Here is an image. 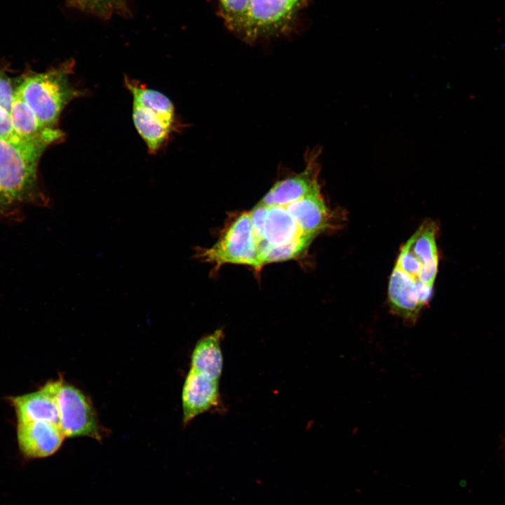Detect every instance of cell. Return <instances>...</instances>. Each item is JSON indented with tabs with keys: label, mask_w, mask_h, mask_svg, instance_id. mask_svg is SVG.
Wrapping results in <instances>:
<instances>
[{
	"label": "cell",
	"mask_w": 505,
	"mask_h": 505,
	"mask_svg": "<svg viewBox=\"0 0 505 505\" xmlns=\"http://www.w3.org/2000/svg\"><path fill=\"white\" fill-rule=\"evenodd\" d=\"M437 224L425 220L401 247L388 287L393 314L415 323L429 302L438 273Z\"/></svg>",
	"instance_id": "6da1fadb"
},
{
	"label": "cell",
	"mask_w": 505,
	"mask_h": 505,
	"mask_svg": "<svg viewBox=\"0 0 505 505\" xmlns=\"http://www.w3.org/2000/svg\"><path fill=\"white\" fill-rule=\"evenodd\" d=\"M17 135L0 137V194L22 217L29 206L50 207V199L39 182V159L50 146Z\"/></svg>",
	"instance_id": "7a4b0ae2"
},
{
	"label": "cell",
	"mask_w": 505,
	"mask_h": 505,
	"mask_svg": "<svg viewBox=\"0 0 505 505\" xmlns=\"http://www.w3.org/2000/svg\"><path fill=\"white\" fill-rule=\"evenodd\" d=\"M224 25L243 39L255 41L285 32L307 0H217Z\"/></svg>",
	"instance_id": "3957f363"
},
{
	"label": "cell",
	"mask_w": 505,
	"mask_h": 505,
	"mask_svg": "<svg viewBox=\"0 0 505 505\" xmlns=\"http://www.w3.org/2000/svg\"><path fill=\"white\" fill-rule=\"evenodd\" d=\"M74 64L71 60L44 72H29L15 84V90L46 128L57 129L65 107L83 95L69 80Z\"/></svg>",
	"instance_id": "277c9868"
},
{
	"label": "cell",
	"mask_w": 505,
	"mask_h": 505,
	"mask_svg": "<svg viewBox=\"0 0 505 505\" xmlns=\"http://www.w3.org/2000/svg\"><path fill=\"white\" fill-rule=\"evenodd\" d=\"M197 259L218 269L223 264H244L259 271L262 264L259 258L249 212L235 216L223 230L217 242L209 248H197Z\"/></svg>",
	"instance_id": "5b68a950"
},
{
	"label": "cell",
	"mask_w": 505,
	"mask_h": 505,
	"mask_svg": "<svg viewBox=\"0 0 505 505\" xmlns=\"http://www.w3.org/2000/svg\"><path fill=\"white\" fill-rule=\"evenodd\" d=\"M55 392L59 424L65 437L102 438L95 412L89 399L76 387L57 380Z\"/></svg>",
	"instance_id": "8992f818"
},
{
	"label": "cell",
	"mask_w": 505,
	"mask_h": 505,
	"mask_svg": "<svg viewBox=\"0 0 505 505\" xmlns=\"http://www.w3.org/2000/svg\"><path fill=\"white\" fill-rule=\"evenodd\" d=\"M65 435L60 424L48 422H18L17 440L27 459L44 458L60 447Z\"/></svg>",
	"instance_id": "52a82bcc"
},
{
	"label": "cell",
	"mask_w": 505,
	"mask_h": 505,
	"mask_svg": "<svg viewBox=\"0 0 505 505\" xmlns=\"http://www.w3.org/2000/svg\"><path fill=\"white\" fill-rule=\"evenodd\" d=\"M219 382L190 368L182 391L184 425L199 415L218 406L220 399Z\"/></svg>",
	"instance_id": "ba28073f"
},
{
	"label": "cell",
	"mask_w": 505,
	"mask_h": 505,
	"mask_svg": "<svg viewBox=\"0 0 505 505\" xmlns=\"http://www.w3.org/2000/svg\"><path fill=\"white\" fill-rule=\"evenodd\" d=\"M58 381L47 382L35 392L11 398L18 422H48L59 424L55 398Z\"/></svg>",
	"instance_id": "9c48e42d"
},
{
	"label": "cell",
	"mask_w": 505,
	"mask_h": 505,
	"mask_svg": "<svg viewBox=\"0 0 505 505\" xmlns=\"http://www.w3.org/2000/svg\"><path fill=\"white\" fill-rule=\"evenodd\" d=\"M318 173L317 163L311 161L299 173L277 182L258 203L265 206H285L295 202L321 187Z\"/></svg>",
	"instance_id": "30bf717a"
},
{
	"label": "cell",
	"mask_w": 505,
	"mask_h": 505,
	"mask_svg": "<svg viewBox=\"0 0 505 505\" xmlns=\"http://www.w3.org/2000/svg\"><path fill=\"white\" fill-rule=\"evenodd\" d=\"M302 231L317 236L331 224V214L317 188L304 197L285 206Z\"/></svg>",
	"instance_id": "8fae6325"
},
{
	"label": "cell",
	"mask_w": 505,
	"mask_h": 505,
	"mask_svg": "<svg viewBox=\"0 0 505 505\" xmlns=\"http://www.w3.org/2000/svg\"><path fill=\"white\" fill-rule=\"evenodd\" d=\"M10 115L15 134L24 140L53 144L64 136L58 128H45L15 89Z\"/></svg>",
	"instance_id": "7c38bea8"
},
{
	"label": "cell",
	"mask_w": 505,
	"mask_h": 505,
	"mask_svg": "<svg viewBox=\"0 0 505 505\" xmlns=\"http://www.w3.org/2000/svg\"><path fill=\"white\" fill-rule=\"evenodd\" d=\"M304 235L308 234L302 231L285 206H267L262 240L257 245L258 254L266 248L282 245Z\"/></svg>",
	"instance_id": "4fadbf2b"
},
{
	"label": "cell",
	"mask_w": 505,
	"mask_h": 505,
	"mask_svg": "<svg viewBox=\"0 0 505 505\" xmlns=\"http://www.w3.org/2000/svg\"><path fill=\"white\" fill-rule=\"evenodd\" d=\"M224 335L217 329L201 338L196 344L191 356V368L203 375L220 381L223 370L221 344Z\"/></svg>",
	"instance_id": "5bb4252c"
},
{
	"label": "cell",
	"mask_w": 505,
	"mask_h": 505,
	"mask_svg": "<svg viewBox=\"0 0 505 505\" xmlns=\"http://www.w3.org/2000/svg\"><path fill=\"white\" fill-rule=\"evenodd\" d=\"M133 120L135 127L151 153L156 152L167 140L172 125L152 111L133 104Z\"/></svg>",
	"instance_id": "9a60e30c"
},
{
	"label": "cell",
	"mask_w": 505,
	"mask_h": 505,
	"mask_svg": "<svg viewBox=\"0 0 505 505\" xmlns=\"http://www.w3.org/2000/svg\"><path fill=\"white\" fill-rule=\"evenodd\" d=\"M126 86L133 95V104L149 109L166 123L173 125L174 107L170 99L163 93L126 79Z\"/></svg>",
	"instance_id": "2e32d148"
},
{
	"label": "cell",
	"mask_w": 505,
	"mask_h": 505,
	"mask_svg": "<svg viewBox=\"0 0 505 505\" xmlns=\"http://www.w3.org/2000/svg\"><path fill=\"white\" fill-rule=\"evenodd\" d=\"M316 236L304 235L288 243L276 247L266 248L259 252L260 260L264 264L297 259L307 252Z\"/></svg>",
	"instance_id": "e0dca14e"
},
{
	"label": "cell",
	"mask_w": 505,
	"mask_h": 505,
	"mask_svg": "<svg viewBox=\"0 0 505 505\" xmlns=\"http://www.w3.org/2000/svg\"><path fill=\"white\" fill-rule=\"evenodd\" d=\"M68 6L81 11L107 20L115 15L128 17L127 0H66Z\"/></svg>",
	"instance_id": "ac0fdd59"
},
{
	"label": "cell",
	"mask_w": 505,
	"mask_h": 505,
	"mask_svg": "<svg viewBox=\"0 0 505 505\" xmlns=\"http://www.w3.org/2000/svg\"><path fill=\"white\" fill-rule=\"evenodd\" d=\"M15 86L11 79L3 71H0V109L11 114L15 95Z\"/></svg>",
	"instance_id": "d6986e66"
},
{
	"label": "cell",
	"mask_w": 505,
	"mask_h": 505,
	"mask_svg": "<svg viewBox=\"0 0 505 505\" xmlns=\"http://www.w3.org/2000/svg\"><path fill=\"white\" fill-rule=\"evenodd\" d=\"M249 213L252 230L257 247L262 240L267 206L257 203Z\"/></svg>",
	"instance_id": "ffe728a7"
},
{
	"label": "cell",
	"mask_w": 505,
	"mask_h": 505,
	"mask_svg": "<svg viewBox=\"0 0 505 505\" xmlns=\"http://www.w3.org/2000/svg\"><path fill=\"white\" fill-rule=\"evenodd\" d=\"M21 220L0 194V222H18Z\"/></svg>",
	"instance_id": "44dd1931"
},
{
	"label": "cell",
	"mask_w": 505,
	"mask_h": 505,
	"mask_svg": "<svg viewBox=\"0 0 505 505\" xmlns=\"http://www.w3.org/2000/svg\"><path fill=\"white\" fill-rule=\"evenodd\" d=\"M15 135L10 113L0 109V137L9 138Z\"/></svg>",
	"instance_id": "7402d4cb"
}]
</instances>
